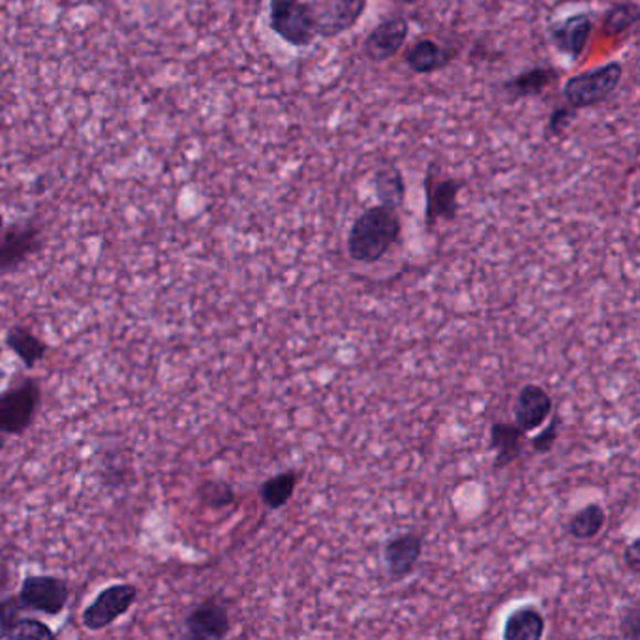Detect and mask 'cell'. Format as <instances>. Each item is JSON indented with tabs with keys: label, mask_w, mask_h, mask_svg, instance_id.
I'll return each mask as SVG.
<instances>
[{
	"label": "cell",
	"mask_w": 640,
	"mask_h": 640,
	"mask_svg": "<svg viewBox=\"0 0 640 640\" xmlns=\"http://www.w3.org/2000/svg\"><path fill=\"white\" fill-rule=\"evenodd\" d=\"M526 432L515 423H494L491 429V449L496 453L494 470H502L515 462L524 449Z\"/></svg>",
	"instance_id": "ac0fdd59"
},
{
	"label": "cell",
	"mask_w": 640,
	"mask_h": 640,
	"mask_svg": "<svg viewBox=\"0 0 640 640\" xmlns=\"http://www.w3.org/2000/svg\"><path fill=\"white\" fill-rule=\"evenodd\" d=\"M137 601V588L130 583L107 586L83 610L82 622L88 631H102L117 622Z\"/></svg>",
	"instance_id": "ba28073f"
},
{
	"label": "cell",
	"mask_w": 640,
	"mask_h": 640,
	"mask_svg": "<svg viewBox=\"0 0 640 640\" xmlns=\"http://www.w3.org/2000/svg\"><path fill=\"white\" fill-rule=\"evenodd\" d=\"M620 633L629 640H639L640 637V609L629 607L626 615L622 616V623H620Z\"/></svg>",
	"instance_id": "f1b7e54d"
},
{
	"label": "cell",
	"mask_w": 640,
	"mask_h": 640,
	"mask_svg": "<svg viewBox=\"0 0 640 640\" xmlns=\"http://www.w3.org/2000/svg\"><path fill=\"white\" fill-rule=\"evenodd\" d=\"M298 473L282 472L274 478L267 479L260 486V497L267 510L279 511L292 500L297 486Z\"/></svg>",
	"instance_id": "7402d4cb"
},
{
	"label": "cell",
	"mask_w": 640,
	"mask_h": 640,
	"mask_svg": "<svg viewBox=\"0 0 640 640\" xmlns=\"http://www.w3.org/2000/svg\"><path fill=\"white\" fill-rule=\"evenodd\" d=\"M423 556V537L413 532L398 534L389 539L384 547V562L387 566V575L391 580H405L416 571L419 559Z\"/></svg>",
	"instance_id": "8fae6325"
},
{
	"label": "cell",
	"mask_w": 640,
	"mask_h": 640,
	"mask_svg": "<svg viewBox=\"0 0 640 640\" xmlns=\"http://www.w3.org/2000/svg\"><path fill=\"white\" fill-rule=\"evenodd\" d=\"M21 604L18 596L0 597V639H8L13 626L21 618Z\"/></svg>",
	"instance_id": "484cf974"
},
{
	"label": "cell",
	"mask_w": 640,
	"mask_h": 640,
	"mask_svg": "<svg viewBox=\"0 0 640 640\" xmlns=\"http://www.w3.org/2000/svg\"><path fill=\"white\" fill-rule=\"evenodd\" d=\"M10 583H12L10 569H8L7 564H0V596L10 588Z\"/></svg>",
	"instance_id": "4dcf8cb0"
},
{
	"label": "cell",
	"mask_w": 640,
	"mask_h": 640,
	"mask_svg": "<svg viewBox=\"0 0 640 640\" xmlns=\"http://www.w3.org/2000/svg\"><path fill=\"white\" fill-rule=\"evenodd\" d=\"M640 8L634 0H620L605 12L604 31L607 34H623L639 23Z\"/></svg>",
	"instance_id": "603a6c76"
},
{
	"label": "cell",
	"mask_w": 640,
	"mask_h": 640,
	"mask_svg": "<svg viewBox=\"0 0 640 640\" xmlns=\"http://www.w3.org/2000/svg\"><path fill=\"white\" fill-rule=\"evenodd\" d=\"M558 80L559 72L553 66H532V69L523 70V72L510 77L502 85V91L511 102H518V99L542 96L548 87L556 85Z\"/></svg>",
	"instance_id": "9a60e30c"
},
{
	"label": "cell",
	"mask_w": 640,
	"mask_h": 640,
	"mask_svg": "<svg viewBox=\"0 0 640 640\" xmlns=\"http://www.w3.org/2000/svg\"><path fill=\"white\" fill-rule=\"evenodd\" d=\"M373 187L379 206L389 207V209H395V211L405 206L408 188H406L402 169L395 166V164L379 166L374 171Z\"/></svg>",
	"instance_id": "e0dca14e"
},
{
	"label": "cell",
	"mask_w": 640,
	"mask_h": 640,
	"mask_svg": "<svg viewBox=\"0 0 640 640\" xmlns=\"http://www.w3.org/2000/svg\"><path fill=\"white\" fill-rule=\"evenodd\" d=\"M623 80V64L610 61L604 66L575 74L564 85V98L573 109H591L615 96Z\"/></svg>",
	"instance_id": "7a4b0ae2"
},
{
	"label": "cell",
	"mask_w": 640,
	"mask_h": 640,
	"mask_svg": "<svg viewBox=\"0 0 640 640\" xmlns=\"http://www.w3.org/2000/svg\"><path fill=\"white\" fill-rule=\"evenodd\" d=\"M466 182L457 177H440L434 164L424 175V220L427 228H434L438 220H454L459 217V193Z\"/></svg>",
	"instance_id": "52a82bcc"
},
{
	"label": "cell",
	"mask_w": 640,
	"mask_h": 640,
	"mask_svg": "<svg viewBox=\"0 0 640 640\" xmlns=\"http://www.w3.org/2000/svg\"><path fill=\"white\" fill-rule=\"evenodd\" d=\"M19 604L27 610L44 616H59L70 601V586L53 575H31L21 583Z\"/></svg>",
	"instance_id": "8992f818"
},
{
	"label": "cell",
	"mask_w": 640,
	"mask_h": 640,
	"mask_svg": "<svg viewBox=\"0 0 640 640\" xmlns=\"http://www.w3.org/2000/svg\"><path fill=\"white\" fill-rule=\"evenodd\" d=\"M4 228V218H2V212H0V231Z\"/></svg>",
	"instance_id": "d6a6232c"
},
{
	"label": "cell",
	"mask_w": 640,
	"mask_h": 640,
	"mask_svg": "<svg viewBox=\"0 0 640 640\" xmlns=\"http://www.w3.org/2000/svg\"><path fill=\"white\" fill-rule=\"evenodd\" d=\"M408 36H410V21L405 15L384 19L363 40V55L367 56L370 63H387L405 48Z\"/></svg>",
	"instance_id": "30bf717a"
},
{
	"label": "cell",
	"mask_w": 640,
	"mask_h": 640,
	"mask_svg": "<svg viewBox=\"0 0 640 640\" xmlns=\"http://www.w3.org/2000/svg\"><path fill=\"white\" fill-rule=\"evenodd\" d=\"M199 497L212 510H222L235 502V492L224 481H207L199 486Z\"/></svg>",
	"instance_id": "cb8c5ba5"
},
{
	"label": "cell",
	"mask_w": 640,
	"mask_h": 640,
	"mask_svg": "<svg viewBox=\"0 0 640 640\" xmlns=\"http://www.w3.org/2000/svg\"><path fill=\"white\" fill-rule=\"evenodd\" d=\"M607 524V513L599 504H588L585 510L577 511L567 524V532L580 542H588L601 534Z\"/></svg>",
	"instance_id": "44dd1931"
},
{
	"label": "cell",
	"mask_w": 640,
	"mask_h": 640,
	"mask_svg": "<svg viewBox=\"0 0 640 640\" xmlns=\"http://www.w3.org/2000/svg\"><path fill=\"white\" fill-rule=\"evenodd\" d=\"M402 222L395 209L374 206L355 218L348 233V254L357 263H376L398 243Z\"/></svg>",
	"instance_id": "6da1fadb"
},
{
	"label": "cell",
	"mask_w": 640,
	"mask_h": 640,
	"mask_svg": "<svg viewBox=\"0 0 640 640\" xmlns=\"http://www.w3.org/2000/svg\"><path fill=\"white\" fill-rule=\"evenodd\" d=\"M8 639L53 640L55 631L36 618H19Z\"/></svg>",
	"instance_id": "d4e9b609"
},
{
	"label": "cell",
	"mask_w": 640,
	"mask_h": 640,
	"mask_svg": "<svg viewBox=\"0 0 640 640\" xmlns=\"http://www.w3.org/2000/svg\"><path fill=\"white\" fill-rule=\"evenodd\" d=\"M40 400L42 391L36 379L31 378L0 392V434H25L36 419Z\"/></svg>",
	"instance_id": "277c9868"
},
{
	"label": "cell",
	"mask_w": 640,
	"mask_h": 640,
	"mask_svg": "<svg viewBox=\"0 0 640 640\" xmlns=\"http://www.w3.org/2000/svg\"><path fill=\"white\" fill-rule=\"evenodd\" d=\"M317 38L333 40L355 29L367 12L368 0H308Z\"/></svg>",
	"instance_id": "5b68a950"
},
{
	"label": "cell",
	"mask_w": 640,
	"mask_h": 640,
	"mask_svg": "<svg viewBox=\"0 0 640 640\" xmlns=\"http://www.w3.org/2000/svg\"><path fill=\"white\" fill-rule=\"evenodd\" d=\"M4 343L8 348L12 349L13 354L18 355L19 361L25 365V368L32 370L38 363L44 361L45 354H48V344L34 335L31 329L21 327V325H13L8 329L4 336Z\"/></svg>",
	"instance_id": "d6986e66"
},
{
	"label": "cell",
	"mask_w": 640,
	"mask_h": 640,
	"mask_svg": "<svg viewBox=\"0 0 640 640\" xmlns=\"http://www.w3.org/2000/svg\"><path fill=\"white\" fill-rule=\"evenodd\" d=\"M269 29L297 50L316 42V29L305 0H269Z\"/></svg>",
	"instance_id": "3957f363"
},
{
	"label": "cell",
	"mask_w": 640,
	"mask_h": 640,
	"mask_svg": "<svg viewBox=\"0 0 640 640\" xmlns=\"http://www.w3.org/2000/svg\"><path fill=\"white\" fill-rule=\"evenodd\" d=\"M457 51L436 42L432 38H421L406 50L405 63L416 75H430L448 69L453 63Z\"/></svg>",
	"instance_id": "5bb4252c"
},
{
	"label": "cell",
	"mask_w": 640,
	"mask_h": 640,
	"mask_svg": "<svg viewBox=\"0 0 640 640\" xmlns=\"http://www.w3.org/2000/svg\"><path fill=\"white\" fill-rule=\"evenodd\" d=\"M38 249V230L32 225H12L0 231V271H12Z\"/></svg>",
	"instance_id": "2e32d148"
},
{
	"label": "cell",
	"mask_w": 640,
	"mask_h": 640,
	"mask_svg": "<svg viewBox=\"0 0 640 640\" xmlns=\"http://www.w3.org/2000/svg\"><path fill=\"white\" fill-rule=\"evenodd\" d=\"M4 445H7V438H4V434H0V453L4 451Z\"/></svg>",
	"instance_id": "1f68e13d"
},
{
	"label": "cell",
	"mask_w": 640,
	"mask_h": 640,
	"mask_svg": "<svg viewBox=\"0 0 640 640\" xmlns=\"http://www.w3.org/2000/svg\"><path fill=\"white\" fill-rule=\"evenodd\" d=\"M548 40L559 55L577 63L585 55L594 34V18L588 12H577L553 21L547 29Z\"/></svg>",
	"instance_id": "9c48e42d"
},
{
	"label": "cell",
	"mask_w": 640,
	"mask_h": 640,
	"mask_svg": "<svg viewBox=\"0 0 640 640\" xmlns=\"http://www.w3.org/2000/svg\"><path fill=\"white\" fill-rule=\"evenodd\" d=\"M559 434V417L556 413L550 416V424L547 429L542 430L539 434H535L534 440H532V449L535 453L545 454L550 453L554 448V443L558 440Z\"/></svg>",
	"instance_id": "83f0119b"
},
{
	"label": "cell",
	"mask_w": 640,
	"mask_h": 640,
	"mask_svg": "<svg viewBox=\"0 0 640 640\" xmlns=\"http://www.w3.org/2000/svg\"><path fill=\"white\" fill-rule=\"evenodd\" d=\"M188 637L198 640H220L225 639L231 631V620L224 605L218 604L214 599H207L198 607H193L192 612L185 620Z\"/></svg>",
	"instance_id": "7c38bea8"
},
{
	"label": "cell",
	"mask_w": 640,
	"mask_h": 640,
	"mask_svg": "<svg viewBox=\"0 0 640 640\" xmlns=\"http://www.w3.org/2000/svg\"><path fill=\"white\" fill-rule=\"evenodd\" d=\"M553 398L543 387L524 386L516 395L515 400V424L524 430L526 434L534 430L542 429L547 423L548 417L553 416Z\"/></svg>",
	"instance_id": "4fadbf2b"
},
{
	"label": "cell",
	"mask_w": 640,
	"mask_h": 640,
	"mask_svg": "<svg viewBox=\"0 0 640 640\" xmlns=\"http://www.w3.org/2000/svg\"><path fill=\"white\" fill-rule=\"evenodd\" d=\"M623 562L626 566L633 573H639L640 569V542L639 537H634L633 542L629 543V547H626V553H623Z\"/></svg>",
	"instance_id": "f546056e"
},
{
	"label": "cell",
	"mask_w": 640,
	"mask_h": 640,
	"mask_svg": "<svg viewBox=\"0 0 640 640\" xmlns=\"http://www.w3.org/2000/svg\"><path fill=\"white\" fill-rule=\"evenodd\" d=\"M545 616L535 607H521L513 610L505 620V640H539L545 634Z\"/></svg>",
	"instance_id": "ffe728a7"
},
{
	"label": "cell",
	"mask_w": 640,
	"mask_h": 640,
	"mask_svg": "<svg viewBox=\"0 0 640 640\" xmlns=\"http://www.w3.org/2000/svg\"><path fill=\"white\" fill-rule=\"evenodd\" d=\"M575 118H577V109H573L571 106L556 107L548 117L547 137L564 136Z\"/></svg>",
	"instance_id": "4316f807"
}]
</instances>
